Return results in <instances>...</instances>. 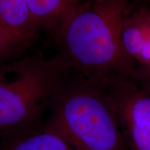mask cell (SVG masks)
<instances>
[{"mask_svg":"<svg viewBox=\"0 0 150 150\" xmlns=\"http://www.w3.org/2000/svg\"><path fill=\"white\" fill-rule=\"evenodd\" d=\"M22 42L0 24V59L11 53Z\"/></svg>","mask_w":150,"mask_h":150,"instance_id":"obj_9","label":"cell"},{"mask_svg":"<svg viewBox=\"0 0 150 150\" xmlns=\"http://www.w3.org/2000/svg\"><path fill=\"white\" fill-rule=\"evenodd\" d=\"M133 79L140 86L150 92V63L137 68Z\"/></svg>","mask_w":150,"mask_h":150,"instance_id":"obj_10","label":"cell"},{"mask_svg":"<svg viewBox=\"0 0 150 150\" xmlns=\"http://www.w3.org/2000/svg\"><path fill=\"white\" fill-rule=\"evenodd\" d=\"M0 74V131L19 127L31 120L53 91L54 65L26 59L11 65Z\"/></svg>","mask_w":150,"mask_h":150,"instance_id":"obj_3","label":"cell"},{"mask_svg":"<svg viewBox=\"0 0 150 150\" xmlns=\"http://www.w3.org/2000/svg\"><path fill=\"white\" fill-rule=\"evenodd\" d=\"M8 150H76L64 138L47 129L18 140Z\"/></svg>","mask_w":150,"mask_h":150,"instance_id":"obj_8","label":"cell"},{"mask_svg":"<svg viewBox=\"0 0 150 150\" xmlns=\"http://www.w3.org/2000/svg\"><path fill=\"white\" fill-rule=\"evenodd\" d=\"M122 41L136 69L150 63L149 4L135 0L124 21Z\"/></svg>","mask_w":150,"mask_h":150,"instance_id":"obj_5","label":"cell"},{"mask_svg":"<svg viewBox=\"0 0 150 150\" xmlns=\"http://www.w3.org/2000/svg\"><path fill=\"white\" fill-rule=\"evenodd\" d=\"M0 24L22 42L31 36L36 26L27 0H0Z\"/></svg>","mask_w":150,"mask_h":150,"instance_id":"obj_6","label":"cell"},{"mask_svg":"<svg viewBox=\"0 0 150 150\" xmlns=\"http://www.w3.org/2000/svg\"><path fill=\"white\" fill-rule=\"evenodd\" d=\"M129 150H150V92L133 79L102 86Z\"/></svg>","mask_w":150,"mask_h":150,"instance_id":"obj_4","label":"cell"},{"mask_svg":"<svg viewBox=\"0 0 150 150\" xmlns=\"http://www.w3.org/2000/svg\"><path fill=\"white\" fill-rule=\"evenodd\" d=\"M48 129L76 150H129L106 93L93 83L62 97Z\"/></svg>","mask_w":150,"mask_h":150,"instance_id":"obj_2","label":"cell"},{"mask_svg":"<svg viewBox=\"0 0 150 150\" xmlns=\"http://www.w3.org/2000/svg\"><path fill=\"white\" fill-rule=\"evenodd\" d=\"M135 0H87L63 21L65 45L98 86L133 79L136 67L124 49L123 24Z\"/></svg>","mask_w":150,"mask_h":150,"instance_id":"obj_1","label":"cell"},{"mask_svg":"<svg viewBox=\"0 0 150 150\" xmlns=\"http://www.w3.org/2000/svg\"><path fill=\"white\" fill-rule=\"evenodd\" d=\"M33 22L48 24L64 20L80 0H27Z\"/></svg>","mask_w":150,"mask_h":150,"instance_id":"obj_7","label":"cell"},{"mask_svg":"<svg viewBox=\"0 0 150 150\" xmlns=\"http://www.w3.org/2000/svg\"><path fill=\"white\" fill-rule=\"evenodd\" d=\"M138 1H140V2L145 3V4H147L150 5V0H138Z\"/></svg>","mask_w":150,"mask_h":150,"instance_id":"obj_11","label":"cell"}]
</instances>
